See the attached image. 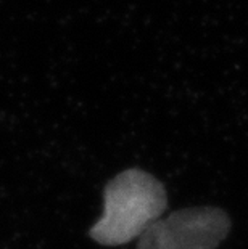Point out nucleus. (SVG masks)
<instances>
[{
	"instance_id": "f257e3e1",
	"label": "nucleus",
	"mask_w": 248,
	"mask_h": 249,
	"mask_svg": "<svg viewBox=\"0 0 248 249\" xmlns=\"http://www.w3.org/2000/svg\"><path fill=\"white\" fill-rule=\"evenodd\" d=\"M103 214L91 229L92 240L119 246L140 236L168 206L160 180L140 169H128L108 182L103 192Z\"/></svg>"
},
{
	"instance_id": "f03ea898",
	"label": "nucleus",
	"mask_w": 248,
	"mask_h": 249,
	"mask_svg": "<svg viewBox=\"0 0 248 249\" xmlns=\"http://www.w3.org/2000/svg\"><path fill=\"white\" fill-rule=\"evenodd\" d=\"M229 229V215L219 208L181 209L153 222L140 235L137 249H216Z\"/></svg>"
}]
</instances>
